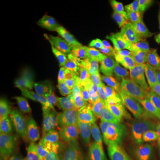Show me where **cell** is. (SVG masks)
<instances>
[{"label":"cell","instance_id":"cell-1","mask_svg":"<svg viewBox=\"0 0 160 160\" xmlns=\"http://www.w3.org/2000/svg\"><path fill=\"white\" fill-rule=\"evenodd\" d=\"M92 75L101 87L104 88L118 102L133 110L142 106L144 100L142 93L124 75L104 70H100L98 74Z\"/></svg>","mask_w":160,"mask_h":160},{"label":"cell","instance_id":"cell-2","mask_svg":"<svg viewBox=\"0 0 160 160\" xmlns=\"http://www.w3.org/2000/svg\"><path fill=\"white\" fill-rule=\"evenodd\" d=\"M111 62L118 70L135 86L145 97L160 93V86L155 82L149 73L138 65L126 52L119 51L115 55Z\"/></svg>","mask_w":160,"mask_h":160},{"label":"cell","instance_id":"cell-3","mask_svg":"<svg viewBox=\"0 0 160 160\" xmlns=\"http://www.w3.org/2000/svg\"><path fill=\"white\" fill-rule=\"evenodd\" d=\"M75 49L88 57L102 62H111L118 52L107 35L90 29L75 44Z\"/></svg>","mask_w":160,"mask_h":160},{"label":"cell","instance_id":"cell-4","mask_svg":"<svg viewBox=\"0 0 160 160\" xmlns=\"http://www.w3.org/2000/svg\"><path fill=\"white\" fill-rule=\"evenodd\" d=\"M102 90L105 105L116 120L118 126V132L126 133L134 121V110L115 100L102 87Z\"/></svg>","mask_w":160,"mask_h":160},{"label":"cell","instance_id":"cell-5","mask_svg":"<svg viewBox=\"0 0 160 160\" xmlns=\"http://www.w3.org/2000/svg\"><path fill=\"white\" fill-rule=\"evenodd\" d=\"M126 133H128L133 139L158 150V138L159 133L154 126H151L147 121L135 117L133 123Z\"/></svg>","mask_w":160,"mask_h":160},{"label":"cell","instance_id":"cell-6","mask_svg":"<svg viewBox=\"0 0 160 160\" xmlns=\"http://www.w3.org/2000/svg\"><path fill=\"white\" fill-rule=\"evenodd\" d=\"M31 160H68V149L60 138H47L40 153Z\"/></svg>","mask_w":160,"mask_h":160},{"label":"cell","instance_id":"cell-7","mask_svg":"<svg viewBox=\"0 0 160 160\" xmlns=\"http://www.w3.org/2000/svg\"><path fill=\"white\" fill-rule=\"evenodd\" d=\"M132 138L128 133H123L118 142L115 160H129L130 145Z\"/></svg>","mask_w":160,"mask_h":160},{"label":"cell","instance_id":"cell-8","mask_svg":"<svg viewBox=\"0 0 160 160\" xmlns=\"http://www.w3.org/2000/svg\"><path fill=\"white\" fill-rule=\"evenodd\" d=\"M141 107L147 112L160 118V93L144 98Z\"/></svg>","mask_w":160,"mask_h":160},{"label":"cell","instance_id":"cell-9","mask_svg":"<svg viewBox=\"0 0 160 160\" xmlns=\"http://www.w3.org/2000/svg\"><path fill=\"white\" fill-rule=\"evenodd\" d=\"M154 160H160V133L158 134V151L155 155Z\"/></svg>","mask_w":160,"mask_h":160},{"label":"cell","instance_id":"cell-10","mask_svg":"<svg viewBox=\"0 0 160 160\" xmlns=\"http://www.w3.org/2000/svg\"><path fill=\"white\" fill-rule=\"evenodd\" d=\"M153 159H154V158H153Z\"/></svg>","mask_w":160,"mask_h":160},{"label":"cell","instance_id":"cell-11","mask_svg":"<svg viewBox=\"0 0 160 160\" xmlns=\"http://www.w3.org/2000/svg\"><path fill=\"white\" fill-rule=\"evenodd\" d=\"M159 133H160V132H159Z\"/></svg>","mask_w":160,"mask_h":160}]
</instances>
